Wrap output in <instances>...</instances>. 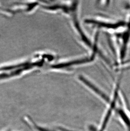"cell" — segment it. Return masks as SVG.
Wrapping results in <instances>:
<instances>
[{"instance_id": "obj_1", "label": "cell", "mask_w": 130, "mask_h": 131, "mask_svg": "<svg viewBox=\"0 0 130 131\" xmlns=\"http://www.w3.org/2000/svg\"><path fill=\"white\" fill-rule=\"evenodd\" d=\"M99 56L98 51H91L86 54L57 60L49 66V69L56 73H70L76 68L93 64Z\"/></svg>"}, {"instance_id": "obj_2", "label": "cell", "mask_w": 130, "mask_h": 131, "mask_svg": "<svg viewBox=\"0 0 130 131\" xmlns=\"http://www.w3.org/2000/svg\"><path fill=\"white\" fill-rule=\"evenodd\" d=\"M84 23L96 30H103L114 35L122 32L126 25V21L114 19L100 15L86 17L84 20Z\"/></svg>"}, {"instance_id": "obj_3", "label": "cell", "mask_w": 130, "mask_h": 131, "mask_svg": "<svg viewBox=\"0 0 130 131\" xmlns=\"http://www.w3.org/2000/svg\"><path fill=\"white\" fill-rule=\"evenodd\" d=\"M128 18L125 28L122 32L115 34L117 42V58L116 64L120 63L125 60L130 43V5L128 6Z\"/></svg>"}, {"instance_id": "obj_4", "label": "cell", "mask_w": 130, "mask_h": 131, "mask_svg": "<svg viewBox=\"0 0 130 131\" xmlns=\"http://www.w3.org/2000/svg\"><path fill=\"white\" fill-rule=\"evenodd\" d=\"M77 79L80 83L99 96L103 100L107 102H109L108 97L87 75L83 74H79L77 77Z\"/></svg>"}, {"instance_id": "obj_5", "label": "cell", "mask_w": 130, "mask_h": 131, "mask_svg": "<svg viewBox=\"0 0 130 131\" xmlns=\"http://www.w3.org/2000/svg\"></svg>"}]
</instances>
